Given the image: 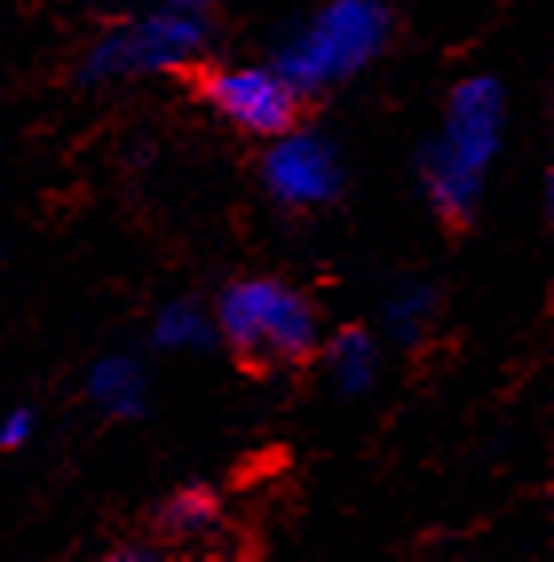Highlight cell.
Wrapping results in <instances>:
<instances>
[{"mask_svg":"<svg viewBox=\"0 0 554 562\" xmlns=\"http://www.w3.org/2000/svg\"><path fill=\"white\" fill-rule=\"evenodd\" d=\"M194 329H199V317H194L191 310H174L162 317V337H167V341H182V337H191Z\"/></svg>","mask_w":554,"mask_h":562,"instance_id":"obj_11","label":"cell"},{"mask_svg":"<svg viewBox=\"0 0 554 562\" xmlns=\"http://www.w3.org/2000/svg\"><path fill=\"white\" fill-rule=\"evenodd\" d=\"M499 120H504V95L491 80H472L452 95V120H448V143L440 151L464 167V171L479 175L484 162L495 151V135H499Z\"/></svg>","mask_w":554,"mask_h":562,"instance_id":"obj_4","label":"cell"},{"mask_svg":"<svg viewBox=\"0 0 554 562\" xmlns=\"http://www.w3.org/2000/svg\"><path fill=\"white\" fill-rule=\"evenodd\" d=\"M29 436V412H16L9 424H4V432H0V443L9 448V443H21Z\"/></svg>","mask_w":554,"mask_h":562,"instance_id":"obj_12","label":"cell"},{"mask_svg":"<svg viewBox=\"0 0 554 562\" xmlns=\"http://www.w3.org/2000/svg\"><path fill=\"white\" fill-rule=\"evenodd\" d=\"M194 88L206 103L230 115L253 135H290L297 123V95L278 71H218L206 68L194 76Z\"/></svg>","mask_w":554,"mask_h":562,"instance_id":"obj_3","label":"cell"},{"mask_svg":"<svg viewBox=\"0 0 554 562\" xmlns=\"http://www.w3.org/2000/svg\"><path fill=\"white\" fill-rule=\"evenodd\" d=\"M428 191H432V202L440 206V214L452 226H464L472 218L475 206V191H479V175L455 167L443 151H436L428 159Z\"/></svg>","mask_w":554,"mask_h":562,"instance_id":"obj_7","label":"cell"},{"mask_svg":"<svg viewBox=\"0 0 554 562\" xmlns=\"http://www.w3.org/2000/svg\"><path fill=\"white\" fill-rule=\"evenodd\" d=\"M222 329L242 361H302L317 345L309 305L278 281H242L222 297Z\"/></svg>","mask_w":554,"mask_h":562,"instance_id":"obj_1","label":"cell"},{"mask_svg":"<svg viewBox=\"0 0 554 562\" xmlns=\"http://www.w3.org/2000/svg\"><path fill=\"white\" fill-rule=\"evenodd\" d=\"M265 179L285 202H321L337 191V162H332L329 147H321L309 135H297L270 151Z\"/></svg>","mask_w":554,"mask_h":562,"instance_id":"obj_5","label":"cell"},{"mask_svg":"<svg viewBox=\"0 0 554 562\" xmlns=\"http://www.w3.org/2000/svg\"><path fill=\"white\" fill-rule=\"evenodd\" d=\"M337 364H341V376L349 389H357V384L369 381V369H373V349H369V341H364L361 333H349L341 341V349H337Z\"/></svg>","mask_w":554,"mask_h":562,"instance_id":"obj_10","label":"cell"},{"mask_svg":"<svg viewBox=\"0 0 554 562\" xmlns=\"http://www.w3.org/2000/svg\"><path fill=\"white\" fill-rule=\"evenodd\" d=\"M199 36H202V29L194 21H186V16H159V21H151L139 36H132V41L120 44V48L127 64H167L171 56H179V52L194 48Z\"/></svg>","mask_w":554,"mask_h":562,"instance_id":"obj_6","label":"cell"},{"mask_svg":"<svg viewBox=\"0 0 554 562\" xmlns=\"http://www.w3.org/2000/svg\"><path fill=\"white\" fill-rule=\"evenodd\" d=\"M211 515H214V503H211V495H202V492H186V495H179V499L167 507V527L171 531H199V527H206L211 522Z\"/></svg>","mask_w":554,"mask_h":562,"instance_id":"obj_9","label":"cell"},{"mask_svg":"<svg viewBox=\"0 0 554 562\" xmlns=\"http://www.w3.org/2000/svg\"><path fill=\"white\" fill-rule=\"evenodd\" d=\"M95 396H100L108 408L115 412H132L135 408V392H139V376L135 369H127L123 361H108L100 372H95Z\"/></svg>","mask_w":554,"mask_h":562,"instance_id":"obj_8","label":"cell"},{"mask_svg":"<svg viewBox=\"0 0 554 562\" xmlns=\"http://www.w3.org/2000/svg\"><path fill=\"white\" fill-rule=\"evenodd\" d=\"M388 12L373 0H337L317 16L302 41L282 56V76L293 91L332 83L361 68L384 44Z\"/></svg>","mask_w":554,"mask_h":562,"instance_id":"obj_2","label":"cell"}]
</instances>
